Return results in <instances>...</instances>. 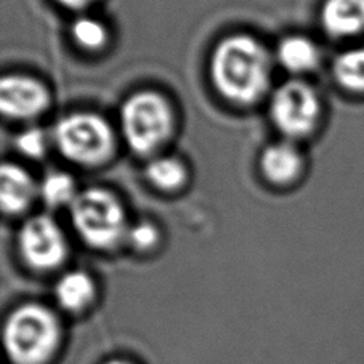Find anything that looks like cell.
Masks as SVG:
<instances>
[{
  "instance_id": "cell-1",
  "label": "cell",
  "mask_w": 364,
  "mask_h": 364,
  "mask_svg": "<svg viewBox=\"0 0 364 364\" xmlns=\"http://www.w3.org/2000/svg\"><path fill=\"white\" fill-rule=\"evenodd\" d=\"M211 77L214 87L227 101L250 106L261 101L269 88V53L252 37H227L213 53Z\"/></svg>"
},
{
  "instance_id": "cell-2",
  "label": "cell",
  "mask_w": 364,
  "mask_h": 364,
  "mask_svg": "<svg viewBox=\"0 0 364 364\" xmlns=\"http://www.w3.org/2000/svg\"><path fill=\"white\" fill-rule=\"evenodd\" d=\"M58 342L60 323L42 305L19 307L6 321V353L16 364H43L53 355Z\"/></svg>"
},
{
  "instance_id": "cell-3",
  "label": "cell",
  "mask_w": 364,
  "mask_h": 364,
  "mask_svg": "<svg viewBox=\"0 0 364 364\" xmlns=\"http://www.w3.org/2000/svg\"><path fill=\"white\" fill-rule=\"evenodd\" d=\"M174 127L171 106L154 91L133 95L122 107V129L129 147L151 155L170 139Z\"/></svg>"
},
{
  "instance_id": "cell-4",
  "label": "cell",
  "mask_w": 364,
  "mask_h": 364,
  "mask_svg": "<svg viewBox=\"0 0 364 364\" xmlns=\"http://www.w3.org/2000/svg\"><path fill=\"white\" fill-rule=\"evenodd\" d=\"M73 224L83 242L96 250H109L127 237L125 213L112 193L88 188L77 195L70 205Z\"/></svg>"
},
{
  "instance_id": "cell-5",
  "label": "cell",
  "mask_w": 364,
  "mask_h": 364,
  "mask_svg": "<svg viewBox=\"0 0 364 364\" xmlns=\"http://www.w3.org/2000/svg\"><path fill=\"white\" fill-rule=\"evenodd\" d=\"M53 136L60 152L74 164L96 166L114 154L112 128L100 115H69L58 123Z\"/></svg>"
},
{
  "instance_id": "cell-6",
  "label": "cell",
  "mask_w": 364,
  "mask_h": 364,
  "mask_svg": "<svg viewBox=\"0 0 364 364\" xmlns=\"http://www.w3.org/2000/svg\"><path fill=\"white\" fill-rule=\"evenodd\" d=\"M320 100L315 90L304 82H288L272 97L270 115L275 127L288 138L309 136L320 120Z\"/></svg>"
},
{
  "instance_id": "cell-7",
  "label": "cell",
  "mask_w": 364,
  "mask_h": 364,
  "mask_svg": "<svg viewBox=\"0 0 364 364\" xmlns=\"http://www.w3.org/2000/svg\"><path fill=\"white\" fill-rule=\"evenodd\" d=\"M18 242L26 264L41 272L60 267L68 255L66 238L48 216L29 219L19 232Z\"/></svg>"
},
{
  "instance_id": "cell-8",
  "label": "cell",
  "mask_w": 364,
  "mask_h": 364,
  "mask_svg": "<svg viewBox=\"0 0 364 364\" xmlns=\"http://www.w3.org/2000/svg\"><path fill=\"white\" fill-rule=\"evenodd\" d=\"M48 91L41 82L23 75L5 77L0 83V107L6 117L28 120L48 107Z\"/></svg>"
},
{
  "instance_id": "cell-9",
  "label": "cell",
  "mask_w": 364,
  "mask_h": 364,
  "mask_svg": "<svg viewBox=\"0 0 364 364\" xmlns=\"http://www.w3.org/2000/svg\"><path fill=\"white\" fill-rule=\"evenodd\" d=\"M324 31L333 37H355L364 32V0H326L321 9Z\"/></svg>"
},
{
  "instance_id": "cell-10",
  "label": "cell",
  "mask_w": 364,
  "mask_h": 364,
  "mask_svg": "<svg viewBox=\"0 0 364 364\" xmlns=\"http://www.w3.org/2000/svg\"><path fill=\"white\" fill-rule=\"evenodd\" d=\"M0 182V200L6 214H19L32 203L36 197V182L21 166L5 164L2 166Z\"/></svg>"
},
{
  "instance_id": "cell-11",
  "label": "cell",
  "mask_w": 364,
  "mask_h": 364,
  "mask_svg": "<svg viewBox=\"0 0 364 364\" xmlns=\"http://www.w3.org/2000/svg\"><path fill=\"white\" fill-rule=\"evenodd\" d=\"M264 178L275 186H288L302 173V157L297 149L286 142L267 147L261 157Z\"/></svg>"
},
{
  "instance_id": "cell-12",
  "label": "cell",
  "mask_w": 364,
  "mask_h": 364,
  "mask_svg": "<svg viewBox=\"0 0 364 364\" xmlns=\"http://www.w3.org/2000/svg\"><path fill=\"white\" fill-rule=\"evenodd\" d=\"M277 56L279 64L292 74L309 73L320 61L316 45L302 36L286 37L283 42H279Z\"/></svg>"
},
{
  "instance_id": "cell-13",
  "label": "cell",
  "mask_w": 364,
  "mask_h": 364,
  "mask_svg": "<svg viewBox=\"0 0 364 364\" xmlns=\"http://www.w3.org/2000/svg\"><path fill=\"white\" fill-rule=\"evenodd\" d=\"M95 296V284L83 272H69L56 284V297L61 307L70 311L85 309Z\"/></svg>"
},
{
  "instance_id": "cell-14",
  "label": "cell",
  "mask_w": 364,
  "mask_h": 364,
  "mask_svg": "<svg viewBox=\"0 0 364 364\" xmlns=\"http://www.w3.org/2000/svg\"><path fill=\"white\" fill-rule=\"evenodd\" d=\"M333 73L346 90L364 93V48L343 51L334 61Z\"/></svg>"
},
{
  "instance_id": "cell-15",
  "label": "cell",
  "mask_w": 364,
  "mask_h": 364,
  "mask_svg": "<svg viewBox=\"0 0 364 364\" xmlns=\"http://www.w3.org/2000/svg\"><path fill=\"white\" fill-rule=\"evenodd\" d=\"M146 174L152 186L165 192L178 191L179 187L184 186L187 179V171L184 165L178 159L173 157H161L152 160L147 166Z\"/></svg>"
},
{
  "instance_id": "cell-16",
  "label": "cell",
  "mask_w": 364,
  "mask_h": 364,
  "mask_svg": "<svg viewBox=\"0 0 364 364\" xmlns=\"http://www.w3.org/2000/svg\"><path fill=\"white\" fill-rule=\"evenodd\" d=\"M41 193L50 206L73 205V201L79 195L75 193L74 179L66 173H50L42 182Z\"/></svg>"
},
{
  "instance_id": "cell-17",
  "label": "cell",
  "mask_w": 364,
  "mask_h": 364,
  "mask_svg": "<svg viewBox=\"0 0 364 364\" xmlns=\"http://www.w3.org/2000/svg\"><path fill=\"white\" fill-rule=\"evenodd\" d=\"M74 41L85 50H100L107 42V31L93 18H79L73 24Z\"/></svg>"
},
{
  "instance_id": "cell-18",
  "label": "cell",
  "mask_w": 364,
  "mask_h": 364,
  "mask_svg": "<svg viewBox=\"0 0 364 364\" xmlns=\"http://www.w3.org/2000/svg\"><path fill=\"white\" fill-rule=\"evenodd\" d=\"M18 151L29 159H42L47 151V136L41 128H29L16 138Z\"/></svg>"
},
{
  "instance_id": "cell-19",
  "label": "cell",
  "mask_w": 364,
  "mask_h": 364,
  "mask_svg": "<svg viewBox=\"0 0 364 364\" xmlns=\"http://www.w3.org/2000/svg\"><path fill=\"white\" fill-rule=\"evenodd\" d=\"M127 238L129 243L133 245V248L146 251L154 248L159 242V230L155 229V225L151 223H139L133 225L132 229H128Z\"/></svg>"
},
{
  "instance_id": "cell-20",
  "label": "cell",
  "mask_w": 364,
  "mask_h": 364,
  "mask_svg": "<svg viewBox=\"0 0 364 364\" xmlns=\"http://www.w3.org/2000/svg\"><path fill=\"white\" fill-rule=\"evenodd\" d=\"M56 2L70 10H82L85 9V6L93 4L95 0H56Z\"/></svg>"
},
{
  "instance_id": "cell-21",
  "label": "cell",
  "mask_w": 364,
  "mask_h": 364,
  "mask_svg": "<svg viewBox=\"0 0 364 364\" xmlns=\"http://www.w3.org/2000/svg\"><path fill=\"white\" fill-rule=\"evenodd\" d=\"M107 364H129V363H127V361H109Z\"/></svg>"
}]
</instances>
